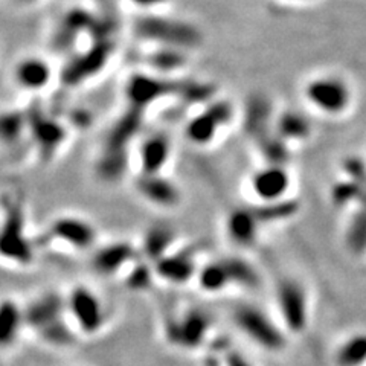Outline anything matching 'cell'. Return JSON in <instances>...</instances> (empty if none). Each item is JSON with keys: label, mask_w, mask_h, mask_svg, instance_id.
Segmentation results:
<instances>
[{"label": "cell", "mask_w": 366, "mask_h": 366, "mask_svg": "<svg viewBox=\"0 0 366 366\" xmlns=\"http://www.w3.org/2000/svg\"><path fill=\"white\" fill-rule=\"evenodd\" d=\"M25 307L26 330L48 347L65 349L76 344V333L67 315L66 294L48 290L31 299Z\"/></svg>", "instance_id": "obj_1"}, {"label": "cell", "mask_w": 366, "mask_h": 366, "mask_svg": "<svg viewBox=\"0 0 366 366\" xmlns=\"http://www.w3.org/2000/svg\"><path fill=\"white\" fill-rule=\"evenodd\" d=\"M231 319L235 328L263 351L283 353L289 344V334L279 319L270 316L256 303H238L233 308Z\"/></svg>", "instance_id": "obj_2"}, {"label": "cell", "mask_w": 366, "mask_h": 366, "mask_svg": "<svg viewBox=\"0 0 366 366\" xmlns=\"http://www.w3.org/2000/svg\"><path fill=\"white\" fill-rule=\"evenodd\" d=\"M133 28L139 38L160 48L190 51L203 40V35L192 23L162 15H142L133 23Z\"/></svg>", "instance_id": "obj_3"}, {"label": "cell", "mask_w": 366, "mask_h": 366, "mask_svg": "<svg viewBox=\"0 0 366 366\" xmlns=\"http://www.w3.org/2000/svg\"><path fill=\"white\" fill-rule=\"evenodd\" d=\"M67 315L76 333L95 338L107 325V307L101 294L90 285L75 284L66 293Z\"/></svg>", "instance_id": "obj_4"}, {"label": "cell", "mask_w": 366, "mask_h": 366, "mask_svg": "<svg viewBox=\"0 0 366 366\" xmlns=\"http://www.w3.org/2000/svg\"><path fill=\"white\" fill-rule=\"evenodd\" d=\"M278 319L289 336L306 333L310 324V296L302 281L294 276L279 278L275 285Z\"/></svg>", "instance_id": "obj_5"}, {"label": "cell", "mask_w": 366, "mask_h": 366, "mask_svg": "<svg viewBox=\"0 0 366 366\" xmlns=\"http://www.w3.org/2000/svg\"><path fill=\"white\" fill-rule=\"evenodd\" d=\"M303 98L316 112L336 118L351 107L353 90L342 76L336 74H322L310 78L306 83Z\"/></svg>", "instance_id": "obj_6"}, {"label": "cell", "mask_w": 366, "mask_h": 366, "mask_svg": "<svg viewBox=\"0 0 366 366\" xmlns=\"http://www.w3.org/2000/svg\"><path fill=\"white\" fill-rule=\"evenodd\" d=\"M0 253L3 260L17 266H29L35 258V249L26 231L25 211L15 201L5 205Z\"/></svg>", "instance_id": "obj_7"}, {"label": "cell", "mask_w": 366, "mask_h": 366, "mask_svg": "<svg viewBox=\"0 0 366 366\" xmlns=\"http://www.w3.org/2000/svg\"><path fill=\"white\" fill-rule=\"evenodd\" d=\"M233 115L235 110L229 101L214 98L185 124V138L196 147L213 145L220 138L222 131L231 126Z\"/></svg>", "instance_id": "obj_8"}, {"label": "cell", "mask_w": 366, "mask_h": 366, "mask_svg": "<svg viewBox=\"0 0 366 366\" xmlns=\"http://www.w3.org/2000/svg\"><path fill=\"white\" fill-rule=\"evenodd\" d=\"M211 330V315L203 308L194 307L169 319L165 325V338L169 345L191 353L206 344Z\"/></svg>", "instance_id": "obj_9"}, {"label": "cell", "mask_w": 366, "mask_h": 366, "mask_svg": "<svg viewBox=\"0 0 366 366\" xmlns=\"http://www.w3.org/2000/svg\"><path fill=\"white\" fill-rule=\"evenodd\" d=\"M44 233L52 243L75 252H92L99 244L97 226L76 214H63L52 219Z\"/></svg>", "instance_id": "obj_10"}, {"label": "cell", "mask_w": 366, "mask_h": 366, "mask_svg": "<svg viewBox=\"0 0 366 366\" xmlns=\"http://www.w3.org/2000/svg\"><path fill=\"white\" fill-rule=\"evenodd\" d=\"M185 83L159 74H135L126 84V98L130 107L148 110V107L169 97H182Z\"/></svg>", "instance_id": "obj_11"}, {"label": "cell", "mask_w": 366, "mask_h": 366, "mask_svg": "<svg viewBox=\"0 0 366 366\" xmlns=\"http://www.w3.org/2000/svg\"><path fill=\"white\" fill-rule=\"evenodd\" d=\"M249 191L255 203H275L290 197L293 177L281 163H263L249 176Z\"/></svg>", "instance_id": "obj_12"}, {"label": "cell", "mask_w": 366, "mask_h": 366, "mask_svg": "<svg viewBox=\"0 0 366 366\" xmlns=\"http://www.w3.org/2000/svg\"><path fill=\"white\" fill-rule=\"evenodd\" d=\"M139 258H142L139 246L128 240H113L93 249L90 266L97 275L112 278L126 274Z\"/></svg>", "instance_id": "obj_13"}, {"label": "cell", "mask_w": 366, "mask_h": 366, "mask_svg": "<svg viewBox=\"0 0 366 366\" xmlns=\"http://www.w3.org/2000/svg\"><path fill=\"white\" fill-rule=\"evenodd\" d=\"M156 278L169 285H186L196 281L200 264L197 251L190 246L176 247L173 252L153 264Z\"/></svg>", "instance_id": "obj_14"}, {"label": "cell", "mask_w": 366, "mask_h": 366, "mask_svg": "<svg viewBox=\"0 0 366 366\" xmlns=\"http://www.w3.org/2000/svg\"><path fill=\"white\" fill-rule=\"evenodd\" d=\"M264 224L256 214L253 205L232 208L224 219V232L231 243L247 251L256 246Z\"/></svg>", "instance_id": "obj_15"}, {"label": "cell", "mask_w": 366, "mask_h": 366, "mask_svg": "<svg viewBox=\"0 0 366 366\" xmlns=\"http://www.w3.org/2000/svg\"><path fill=\"white\" fill-rule=\"evenodd\" d=\"M28 133L44 162L52 160L67 138L63 124L43 113L28 115Z\"/></svg>", "instance_id": "obj_16"}, {"label": "cell", "mask_w": 366, "mask_h": 366, "mask_svg": "<svg viewBox=\"0 0 366 366\" xmlns=\"http://www.w3.org/2000/svg\"><path fill=\"white\" fill-rule=\"evenodd\" d=\"M135 190L139 194V197L156 208L173 209L181 205L183 199L181 186L165 174L138 173Z\"/></svg>", "instance_id": "obj_17"}, {"label": "cell", "mask_w": 366, "mask_h": 366, "mask_svg": "<svg viewBox=\"0 0 366 366\" xmlns=\"http://www.w3.org/2000/svg\"><path fill=\"white\" fill-rule=\"evenodd\" d=\"M173 159V141L165 131H153L138 147V165L141 174H165Z\"/></svg>", "instance_id": "obj_18"}, {"label": "cell", "mask_w": 366, "mask_h": 366, "mask_svg": "<svg viewBox=\"0 0 366 366\" xmlns=\"http://www.w3.org/2000/svg\"><path fill=\"white\" fill-rule=\"evenodd\" d=\"M177 231L165 222H156L142 233L139 251L148 263H158L177 247Z\"/></svg>", "instance_id": "obj_19"}, {"label": "cell", "mask_w": 366, "mask_h": 366, "mask_svg": "<svg viewBox=\"0 0 366 366\" xmlns=\"http://www.w3.org/2000/svg\"><path fill=\"white\" fill-rule=\"evenodd\" d=\"M144 113V110H139V108L128 106L127 112L113 124L110 130H108L103 150L128 153L131 142H133V139L142 127Z\"/></svg>", "instance_id": "obj_20"}, {"label": "cell", "mask_w": 366, "mask_h": 366, "mask_svg": "<svg viewBox=\"0 0 366 366\" xmlns=\"http://www.w3.org/2000/svg\"><path fill=\"white\" fill-rule=\"evenodd\" d=\"M14 81L26 92H42L52 80V67L42 57H25L14 67Z\"/></svg>", "instance_id": "obj_21"}, {"label": "cell", "mask_w": 366, "mask_h": 366, "mask_svg": "<svg viewBox=\"0 0 366 366\" xmlns=\"http://www.w3.org/2000/svg\"><path fill=\"white\" fill-rule=\"evenodd\" d=\"M274 130L278 138L290 145L308 141L313 133V126L303 112L296 108H284L275 115Z\"/></svg>", "instance_id": "obj_22"}, {"label": "cell", "mask_w": 366, "mask_h": 366, "mask_svg": "<svg viewBox=\"0 0 366 366\" xmlns=\"http://www.w3.org/2000/svg\"><path fill=\"white\" fill-rule=\"evenodd\" d=\"M23 330H26L25 307L13 298H5L0 306V345L2 348H11Z\"/></svg>", "instance_id": "obj_23"}, {"label": "cell", "mask_w": 366, "mask_h": 366, "mask_svg": "<svg viewBox=\"0 0 366 366\" xmlns=\"http://www.w3.org/2000/svg\"><path fill=\"white\" fill-rule=\"evenodd\" d=\"M199 290L206 294H220L232 287L228 267L223 258H214L208 263L200 264L196 281Z\"/></svg>", "instance_id": "obj_24"}, {"label": "cell", "mask_w": 366, "mask_h": 366, "mask_svg": "<svg viewBox=\"0 0 366 366\" xmlns=\"http://www.w3.org/2000/svg\"><path fill=\"white\" fill-rule=\"evenodd\" d=\"M226 267H228L232 287L241 289H256L261 284L258 270L253 264L240 255H224L222 256Z\"/></svg>", "instance_id": "obj_25"}, {"label": "cell", "mask_w": 366, "mask_h": 366, "mask_svg": "<svg viewBox=\"0 0 366 366\" xmlns=\"http://www.w3.org/2000/svg\"><path fill=\"white\" fill-rule=\"evenodd\" d=\"M336 366H366V333H353L340 342L334 354Z\"/></svg>", "instance_id": "obj_26"}, {"label": "cell", "mask_w": 366, "mask_h": 366, "mask_svg": "<svg viewBox=\"0 0 366 366\" xmlns=\"http://www.w3.org/2000/svg\"><path fill=\"white\" fill-rule=\"evenodd\" d=\"M145 63L153 69L154 74L171 75L186 65V51L174 48H160L158 46L151 53L145 56Z\"/></svg>", "instance_id": "obj_27"}, {"label": "cell", "mask_w": 366, "mask_h": 366, "mask_svg": "<svg viewBox=\"0 0 366 366\" xmlns=\"http://www.w3.org/2000/svg\"><path fill=\"white\" fill-rule=\"evenodd\" d=\"M156 278L154 267L151 263L139 258L133 266L126 272V285L133 292H144L151 287Z\"/></svg>", "instance_id": "obj_28"}, {"label": "cell", "mask_w": 366, "mask_h": 366, "mask_svg": "<svg viewBox=\"0 0 366 366\" xmlns=\"http://www.w3.org/2000/svg\"><path fill=\"white\" fill-rule=\"evenodd\" d=\"M347 246L356 255L366 252V208L357 211L347 229Z\"/></svg>", "instance_id": "obj_29"}, {"label": "cell", "mask_w": 366, "mask_h": 366, "mask_svg": "<svg viewBox=\"0 0 366 366\" xmlns=\"http://www.w3.org/2000/svg\"><path fill=\"white\" fill-rule=\"evenodd\" d=\"M28 133V115L19 112H5L2 116V139L6 144H15Z\"/></svg>", "instance_id": "obj_30"}, {"label": "cell", "mask_w": 366, "mask_h": 366, "mask_svg": "<svg viewBox=\"0 0 366 366\" xmlns=\"http://www.w3.org/2000/svg\"><path fill=\"white\" fill-rule=\"evenodd\" d=\"M359 194V183H356L353 181L349 182H339L333 190V199L338 203L345 205L348 201H351L357 197Z\"/></svg>", "instance_id": "obj_31"}, {"label": "cell", "mask_w": 366, "mask_h": 366, "mask_svg": "<svg viewBox=\"0 0 366 366\" xmlns=\"http://www.w3.org/2000/svg\"><path fill=\"white\" fill-rule=\"evenodd\" d=\"M223 366H255V365L240 351H229L226 353Z\"/></svg>", "instance_id": "obj_32"}, {"label": "cell", "mask_w": 366, "mask_h": 366, "mask_svg": "<svg viewBox=\"0 0 366 366\" xmlns=\"http://www.w3.org/2000/svg\"><path fill=\"white\" fill-rule=\"evenodd\" d=\"M133 2L142 5V6H153V5H158L162 3L163 0H133Z\"/></svg>", "instance_id": "obj_33"}]
</instances>
